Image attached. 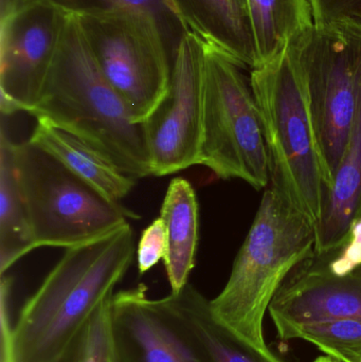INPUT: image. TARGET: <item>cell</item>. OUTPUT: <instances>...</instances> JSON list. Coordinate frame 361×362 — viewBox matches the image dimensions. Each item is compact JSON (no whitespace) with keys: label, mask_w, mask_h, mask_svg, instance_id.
Returning <instances> with one entry per match:
<instances>
[{"label":"cell","mask_w":361,"mask_h":362,"mask_svg":"<svg viewBox=\"0 0 361 362\" xmlns=\"http://www.w3.org/2000/svg\"><path fill=\"white\" fill-rule=\"evenodd\" d=\"M14 144L4 127L0 134V274L34 249L27 209L17 178Z\"/></svg>","instance_id":"obj_18"},{"label":"cell","mask_w":361,"mask_h":362,"mask_svg":"<svg viewBox=\"0 0 361 362\" xmlns=\"http://www.w3.org/2000/svg\"><path fill=\"white\" fill-rule=\"evenodd\" d=\"M167 232L165 267L171 293L188 284L195 266L199 234V206L194 187L184 178H174L161 206Z\"/></svg>","instance_id":"obj_17"},{"label":"cell","mask_w":361,"mask_h":362,"mask_svg":"<svg viewBox=\"0 0 361 362\" xmlns=\"http://www.w3.org/2000/svg\"><path fill=\"white\" fill-rule=\"evenodd\" d=\"M28 0H0V18L16 12L21 6H25Z\"/></svg>","instance_id":"obj_26"},{"label":"cell","mask_w":361,"mask_h":362,"mask_svg":"<svg viewBox=\"0 0 361 362\" xmlns=\"http://www.w3.org/2000/svg\"><path fill=\"white\" fill-rule=\"evenodd\" d=\"M314 362H338L337 361H335V359H333L332 357L330 356H322L319 357V358L316 359Z\"/></svg>","instance_id":"obj_28"},{"label":"cell","mask_w":361,"mask_h":362,"mask_svg":"<svg viewBox=\"0 0 361 362\" xmlns=\"http://www.w3.org/2000/svg\"><path fill=\"white\" fill-rule=\"evenodd\" d=\"M48 0H33L0 18V110L28 112L52 65L66 17Z\"/></svg>","instance_id":"obj_10"},{"label":"cell","mask_w":361,"mask_h":362,"mask_svg":"<svg viewBox=\"0 0 361 362\" xmlns=\"http://www.w3.org/2000/svg\"><path fill=\"white\" fill-rule=\"evenodd\" d=\"M247 2L262 65L283 52L295 36L314 25L309 0H247Z\"/></svg>","instance_id":"obj_19"},{"label":"cell","mask_w":361,"mask_h":362,"mask_svg":"<svg viewBox=\"0 0 361 362\" xmlns=\"http://www.w3.org/2000/svg\"><path fill=\"white\" fill-rule=\"evenodd\" d=\"M17 178L34 249L72 248L104 238L139 215L106 199L30 140L14 144Z\"/></svg>","instance_id":"obj_7"},{"label":"cell","mask_w":361,"mask_h":362,"mask_svg":"<svg viewBox=\"0 0 361 362\" xmlns=\"http://www.w3.org/2000/svg\"><path fill=\"white\" fill-rule=\"evenodd\" d=\"M110 325L117 362H212L165 297L150 299L144 284L114 293Z\"/></svg>","instance_id":"obj_11"},{"label":"cell","mask_w":361,"mask_h":362,"mask_svg":"<svg viewBox=\"0 0 361 362\" xmlns=\"http://www.w3.org/2000/svg\"><path fill=\"white\" fill-rule=\"evenodd\" d=\"M12 283V278L2 274L0 283V362H16L14 327H12L10 319Z\"/></svg>","instance_id":"obj_25"},{"label":"cell","mask_w":361,"mask_h":362,"mask_svg":"<svg viewBox=\"0 0 361 362\" xmlns=\"http://www.w3.org/2000/svg\"><path fill=\"white\" fill-rule=\"evenodd\" d=\"M233 2H235V6H237V8L241 11L242 14H243L244 16H245L250 23L249 10H248L247 0H233ZM250 25H251V23H250Z\"/></svg>","instance_id":"obj_27"},{"label":"cell","mask_w":361,"mask_h":362,"mask_svg":"<svg viewBox=\"0 0 361 362\" xmlns=\"http://www.w3.org/2000/svg\"><path fill=\"white\" fill-rule=\"evenodd\" d=\"M302 87L326 183L332 189L353 123L361 67V27L316 25L286 47Z\"/></svg>","instance_id":"obj_4"},{"label":"cell","mask_w":361,"mask_h":362,"mask_svg":"<svg viewBox=\"0 0 361 362\" xmlns=\"http://www.w3.org/2000/svg\"><path fill=\"white\" fill-rule=\"evenodd\" d=\"M167 253V232L162 219H155L143 230L137 246V265L140 274L148 270L165 259Z\"/></svg>","instance_id":"obj_23"},{"label":"cell","mask_w":361,"mask_h":362,"mask_svg":"<svg viewBox=\"0 0 361 362\" xmlns=\"http://www.w3.org/2000/svg\"><path fill=\"white\" fill-rule=\"evenodd\" d=\"M112 298L87 323L65 362H117L110 325Z\"/></svg>","instance_id":"obj_21"},{"label":"cell","mask_w":361,"mask_h":362,"mask_svg":"<svg viewBox=\"0 0 361 362\" xmlns=\"http://www.w3.org/2000/svg\"><path fill=\"white\" fill-rule=\"evenodd\" d=\"M268 313L283 340L309 323L361 321V264L349 272H333L314 252L285 279Z\"/></svg>","instance_id":"obj_12"},{"label":"cell","mask_w":361,"mask_h":362,"mask_svg":"<svg viewBox=\"0 0 361 362\" xmlns=\"http://www.w3.org/2000/svg\"><path fill=\"white\" fill-rule=\"evenodd\" d=\"M315 223L279 185L269 183L228 282L210 301L215 316L254 344L267 346L265 314L290 272L315 252Z\"/></svg>","instance_id":"obj_3"},{"label":"cell","mask_w":361,"mask_h":362,"mask_svg":"<svg viewBox=\"0 0 361 362\" xmlns=\"http://www.w3.org/2000/svg\"><path fill=\"white\" fill-rule=\"evenodd\" d=\"M241 68L206 42L201 165L218 178L241 180L259 191L271 183L268 153L256 99Z\"/></svg>","instance_id":"obj_8"},{"label":"cell","mask_w":361,"mask_h":362,"mask_svg":"<svg viewBox=\"0 0 361 362\" xmlns=\"http://www.w3.org/2000/svg\"><path fill=\"white\" fill-rule=\"evenodd\" d=\"M163 1H165V4H167V6H169V8H171V10H172L171 4H170V1H169V0H163ZM172 11H173V10H172ZM173 13H174V12H173ZM174 14H175V13H174Z\"/></svg>","instance_id":"obj_29"},{"label":"cell","mask_w":361,"mask_h":362,"mask_svg":"<svg viewBox=\"0 0 361 362\" xmlns=\"http://www.w3.org/2000/svg\"><path fill=\"white\" fill-rule=\"evenodd\" d=\"M292 339L305 340L338 362H361L360 320L309 323L295 329Z\"/></svg>","instance_id":"obj_20"},{"label":"cell","mask_w":361,"mask_h":362,"mask_svg":"<svg viewBox=\"0 0 361 362\" xmlns=\"http://www.w3.org/2000/svg\"><path fill=\"white\" fill-rule=\"evenodd\" d=\"M136 252L129 223L99 240L66 249L19 313L15 361L65 362L87 323L114 296Z\"/></svg>","instance_id":"obj_1"},{"label":"cell","mask_w":361,"mask_h":362,"mask_svg":"<svg viewBox=\"0 0 361 362\" xmlns=\"http://www.w3.org/2000/svg\"><path fill=\"white\" fill-rule=\"evenodd\" d=\"M201 340L212 362H283L267 346H260L215 316L209 300L190 283L165 297Z\"/></svg>","instance_id":"obj_16"},{"label":"cell","mask_w":361,"mask_h":362,"mask_svg":"<svg viewBox=\"0 0 361 362\" xmlns=\"http://www.w3.org/2000/svg\"><path fill=\"white\" fill-rule=\"evenodd\" d=\"M106 80L142 124L169 90L182 37L156 16L134 8L76 14Z\"/></svg>","instance_id":"obj_6"},{"label":"cell","mask_w":361,"mask_h":362,"mask_svg":"<svg viewBox=\"0 0 361 362\" xmlns=\"http://www.w3.org/2000/svg\"><path fill=\"white\" fill-rule=\"evenodd\" d=\"M250 86L266 142L271 182L316 225L326 183L302 87L286 49L251 70Z\"/></svg>","instance_id":"obj_5"},{"label":"cell","mask_w":361,"mask_h":362,"mask_svg":"<svg viewBox=\"0 0 361 362\" xmlns=\"http://www.w3.org/2000/svg\"><path fill=\"white\" fill-rule=\"evenodd\" d=\"M188 31L224 51L242 68L261 67L249 21L233 0H169Z\"/></svg>","instance_id":"obj_14"},{"label":"cell","mask_w":361,"mask_h":362,"mask_svg":"<svg viewBox=\"0 0 361 362\" xmlns=\"http://www.w3.org/2000/svg\"><path fill=\"white\" fill-rule=\"evenodd\" d=\"M205 64V40L186 32L174 57L169 90L142 123L153 176L201 165Z\"/></svg>","instance_id":"obj_9"},{"label":"cell","mask_w":361,"mask_h":362,"mask_svg":"<svg viewBox=\"0 0 361 362\" xmlns=\"http://www.w3.org/2000/svg\"><path fill=\"white\" fill-rule=\"evenodd\" d=\"M27 114L80 138L135 180L152 175L143 127L102 74L73 13L66 17L42 93Z\"/></svg>","instance_id":"obj_2"},{"label":"cell","mask_w":361,"mask_h":362,"mask_svg":"<svg viewBox=\"0 0 361 362\" xmlns=\"http://www.w3.org/2000/svg\"><path fill=\"white\" fill-rule=\"evenodd\" d=\"M33 0H28L29 2ZM66 12L73 14L108 10V8H134L156 16L174 34L182 37L188 30L163 0H48Z\"/></svg>","instance_id":"obj_22"},{"label":"cell","mask_w":361,"mask_h":362,"mask_svg":"<svg viewBox=\"0 0 361 362\" xmlns=\"http://www.w3.org/2000/svg\"><path fill=\"white\" fill-rule=\"evenodd\" d=\"M316 25L350 23L361 27V0H309Z\"/></svg>","instance_id":"obj_24"},{"label":"cell","mask_w":361,"mask_h":362,"mask_svg":"<svg viewBox=\"0 0 361 362\" xmlns=\"http://www.w3.org/2000/svg\"><path fill=\"white\" fill-rule=\"evenodd\" d=\"M29 140L110 202L120 204L135 187L137 180L121 172L99 151L45 121L37 120Z\"/></svg>","instance_id":"obj_15"},{"label":"cell","mask_w":361,"mask_h":362,"mask_svg":"<svg viewBox=\"0 0 361 362\" xmlns=\"http://www.w3.org/2000/svg\"><path fill=\"white\" fill-rule=\"evenodd\" d=\"M361 221V67L355 110L343 160L332 189L324 195L321 217L316 223L315 253L341 248Z\"/></svg>","instance_id":"obj_13"}]
</instances>
